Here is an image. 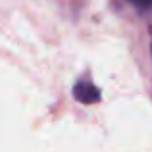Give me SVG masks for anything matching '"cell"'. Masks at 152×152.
<instances>
[{
  "label": "cell",
  "instance_id": "obj_1",
  "mask_svg": "<svg viewBox=\"0 0 152 152\" xmlns=\"http://www.w3.org/2000/svg\"><path fill=\"white\" fill-rule=\"evenodd\" d=\"M73 98L81 104H96L100 102L102 94H100V89L93 81L81 79V81H77L73 85Z\"/></svg>",
  "mask_w": 152,
  "mask_h": 152
},
{
  "label": "cell",
  "instance_id": "obj_2",
  "mask_svg": "<svg viewBox=\"0 0 152 152\" xmlns=\"http://www.w3.org/2000/svg\"><path fill=\"white\" fill-rule=\"evenodd\" d=\"M127 2L139 12H150L152 10V0H127Z\"/></svg>",
  "mask_w": 152,
  "mask_h": 152
},
{
  "label": "cell",
  "instance_id": "obj_3",
  "mask_svg": "<svg viewBox=\"0 0 152 152\" xmlns=\"http://www.w3.org/2000/svg\"><path fill=\"white\" fill-rule=\"evenodd\" d=\"M150 54H152V41H150Z\"/></svg>",
  "mask_w": 152,
  "mask_h": 152
}]
</instances>
